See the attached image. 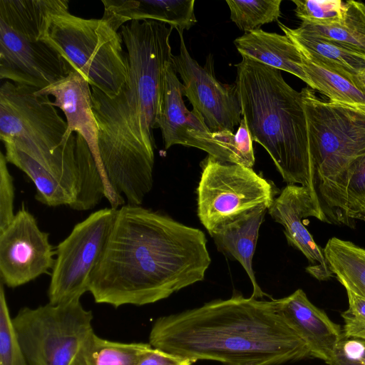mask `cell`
I'll use <instances>...</instances> for the list:
<instances>
[{
  "instance_id": "cell-15",
  "label": "cell",
  "mask_w": 365,
  "mask_h": 365,
  "mask_svg": "<svg viewBox=\"0 0 365 365\" xmlns=\"http://www.w3.org/2000/svg\"><path fill=\"white\" fill-rule=\"evenodd\" d=\"M73 68L52 46L31 41L0 21V79L41 90Z\"/></svg>"
},
{
  "instance_id": "cell-16",
  "label": "cell",
  "mask_w": 365,
  "mask_h": 365,
  "mask_svg": "<svg viewBox=\"0 0 365 365\" xmlns=\"http://www.w3.org/2000/svg\"><path fill=\"white\" fill-rule=\"evenodd\" d=\"M268 212L284 227L288 244L299 250L308 260L307 272L322 282L332 278L324 250L303 223V219L309 217L324 222L319 204L311 191L302 185H287L274 198Z\"/></svg>"
},
{
  "instance_id": "cell-23",
  "label": "cell",
  "mask_w": 365,
  "mask_h": 365,
  "mask_svg": "<svg viewBox=\"0 0 365 365\" xmlns=\"http://www.w3.org/2000/svg\"><path fill=\"white\" fill-rule=\"evenodd\" d=\"M66 11L67 0H0V21L31 41H41L52 16Z\"/></svg>"
},
{
  "instance_id": "cell-26",
  "label": "cell",
  "mask_w": 365,
  "mask_h": 365,
  "mask_svg": "<svg viewBox=\"0 0 365 365\" xmlns=\"http://www.w3.org/2000/svg\"><path fill=\"white\" fill-rule=\"evenodd\" d=\"M344 19L331 25H314L302 22L301 31L348 47L365 56V4L346 1Z\"/></svg>"
},
{
  "instance_id": "cell-19",
  "label": "cell",
  "mask_w": 365,
  "mask_h": 365,
  "mask_svg": "<svg viewBox=\"0 0 365 365\" xmlns=\"http://www.w3.org/2000/svg\"><path fill=\"white\" fill-rule=\"evenodd\" d=\"M103 20L118 31L132 21L162 22L178 32L190 29L197 22L195 0H102Z\"/></svg>"
},
{
  "instance_id": "cell-37",
  "label": "cell",
  "mask_w": 365,
  "mask_h": 365,
  "mask_svg": "<svg viewBox=\"0 0 365 365\" xmlns=\"http://www.w3.org/2000/svg\"><path fill=\"white\" fill-rule=\"evenodd\" d=\"M356 85L365 93V69L356 76Z\"/></svg>"
},
{
  "instance_id": "cell-1",
  "label": "cell",
  "mask_w": 365,
  "mask_h": 365,
  "mask_svg": "<svg viewBox=\"0 0 365 365\" xmlns=\"http://www.w3.org/2000/svg\"><path fill=\"white\" fill-rule=\"evenodd\" d=\"M173 29L151 20L123 25L120 33L127 49L126 83L113 98L91 87L103 170L113 190L130 205H142L153 185V130L158 128L165 71L173 62Z\"/></svg>"
},
{
  "instance_id": "cell-11",
  "label": "cell",
  "mask_w": 365,
  "mask_h": 365,
  "mask_svg": "<svg viewBox=\"0 0 365 365\" xmlns=\"http://www.w3.org/2000/svg\"><path fill=\"white\" fill-rule=\"evenodd\" d=\"M3 143L6 161L31 180L38 202L49 207L73 205L80 185L76 135L72 133L52 151L41 150L15 140Z\"/></svg>"
},
{
  "instance_id": "cell-33",
  "label": "cell",
  "mask_w": 365,
  "mask_h": 365,
  "mask_svg": "<svg viewBox=\"0 0 365 365\" xmlns=\"http://www.w3.org/2000/svg\"><path fill=\"white\" fill-rule=\"evenodd\" d=\"M349 307L341 314L343 334L346 338L365 340V299L346 289Z\"/></svg>"
},
{
  "instance_id": "cell-21",
  "label": "cell",
  "mask_w": 365,
  "mask_h": 365,
  "mask_svg": "<svg viewBox=\"0 0 365 365\" xmlns=\"http://www.w3.org/2000/svg\"><path fill=\"white\" fill-rule=\"evenodd\" d=\"M234 43L242 58H247L298 77L307 86L309 81L303 67V55L285 34L261 29L245 33Z\"/></svg>"
},
{
  "instance_id": "cell-13",
  "label": "cell",
  "mask_w": 365,
  "mask_h": 365,
  "mask_svg": "<svg viewBox=\"0 0 365 365\" xmlns=\"http://www.w3.org/2000/svg\"><path fill=\"white\" fill-rule=\"evenodd\" d=\"M180 53L173 56V64L183 81L182 93L191 103L210 130L230 131L241 121L242 110L235 83L224 84L215 78L213 58L207 57L201 66L189 53L183 38L178 32Z\"/></svg>"
},
{
  "instance_id": "cell-31",
  "label": "cell",
  "mask_w": 365,
  "mask_h": 365,
  "mask_svg": "<svg viewBox=\"0 0 365 365\" xmlns=\"http://www.w3.org/2000/svg\"><path fill=\"white\" fill-rule=\"evenodd\" d=\"M0 365H29L16 337L2 282L0 284Z\"/></svg>"
},
{
  "instance_id": "cell-36",
  "label": "cell",
  "mask_w": 365,
  "mask_h": 365,
  "mask_svg": "<svg viewBox=\"0 0 365 365\" xmlns=\"http://www.w3.org/2000/svg\"><path fill=\"white\" fill-rule=\"evenodd\" d=\"M189 359L150 346L140 356L137 365H192Z\"/></svg>"
},
{
  "instance_id": "cell-25",
  "label": "cell",
  "mask_w": 365,
  "mask_h": 365,
  "mask_svg": "<svg viewBox=\"0 0 365 365\" xmlns=\"http://www.w3.org/2000/svg\"><path fill=\"white\" fill-rule=\"evenodd\" d=\"M149 343H124L103 339L91 331L71 365H137Z\"/></svg>"
},
{
  "instance_id": "cell-7",
  "label": "cell",
  "mask_w": 365,
  "mask_h": 365,
  "mask_svg": "<svg viewBox=\"0 0 365 365\" xmlns=\"http://www.w3.org/2000/svg\"><path fill=\"white\" fill-rule=\"evenodd\" d=\"M93 314L80 300L24 307L12 318L29 365H71L88 334Z\"/></svg>"
},
{
  "instance_id": "cell-6",
  "label": "cell",
  "mask_w": 365,
  "mask_h": 365,
  "mask_svg": "<svg viewBox=\"0 0 365 365\" xmlns=\"http://www.w3.org/2000/svg\"><path fill=\"white\" fill-rule=\"evenodd\" d=\"M43 41L56 48L91 87L113 98L127 81L123 38L102 19H86L66 11L52 16Z\"/></svg>"
},
{
  "instance_id": "cell-5",
  "label": "cell",
  "mask_w": 365,
  "mask_h": 365,
  "mask_svg": "<svg viewBox=\"0 0 365 365\" xmlns=\"http://www.w3.org/2000/svg\"><path fill=\"white\" fill-rule=\"evenodd\" d=\"M306 112L314 187L326 223L355 226L346 213V175L365 153V107L324 101L301 91Z\"/></svg>"
},
{
  "instance_id": "cell-38",
  "label": "cell",
  "mask_w": 365,
  "mask_h": 365,
  "mask_svg": "<svg viewBox=\"0 0 365 365\" xmlns=\"http://www.w3.org/2000/svg\"><path fill=\"white\" fill-rule=\"evenodd\" d=\"M365 341V340H364ZM364 360H365V354H364Z\"/></svg>"
},
{
  "instance_id": "cell-14",
  "label": "cell",
  "mask_w": 365,
  "mask_h": 365,
  "mask_svg": "<svg viewBox=\"0 0 365 365\" xmlns=\"http://www.w3.org/2000/svg\"><path fill=\"white\" fill-rule=\"evenodd\" d=\"M24 203L13 221L0 232L1 282L16 288L52 270L56 250Z\"/></svg>"
},
{
  "instance_id": "cell-18",
  "label": "cell",
  "mask_w": 365,
  "mask_h": 365,
  "mask_svg": "<svg viewBox=\"0 0 365 365\" xmlns=\"http://www.w3.org/2000/svg\"><path fill=\"white\" fill-rule=\"evenodd\" d=\"M276 303L279 314L307 344L310 356L327 361L344 336L341 326L313 304L302 289L276 299Z\"/></svg>"
},
{
  "instance_id": "cell-32",
  "label": "cell",
  "mask_w": 365,
  "mask_h": 365,
  "mask_svg": "<svg viewBox=\"0 0 365 365\" xmlns=\"http://www.w3.org/2000/svg\"><path fill=\"white\" fill-rule=\"evenodd\" d=\"M346 213L355 226V220L365 221V153L350 166L346 175Z\"/></svg>"
},
{
  "instance_id": "cell-20",
  "label": "cell",
  "mask_w": 365,
  "mask_h": 365,
  "mask_svg": "<svg viewBox=\"0 0 365 365\" xmlns=\"http://www.w3.org/2000/svg\"><path fill=\"white\" fill-rule=\"evenodd\" d=\"M268 208L257 207L209 232L217 250L244 268L252 284L251 297L256 299L268 296L257 282L252 268L259 230Z\"/></svg>"
},
{
  "instance_id": "cell-3",
  "label": "cell",
  "mask_w": 365,
  "mask_h": 365,
  "mask_svg": "<svg viewBox=\"0 0 365 365\" xmlns=\"http://www.w3.org/2000/svg\"><path fill=\"white\" fill-rule=\"evenodd\" d=\"M148 343L194 363L280 365L310 356L307 344L279 314L276 299L239 293L158 318Z\"/></svg>"
},
{
  "instance_id": "cell-34",
  "label": "cell",
  "mask_w": 365,
  "mask_h": 365,
  "mask_svg": "<svg viewBox=\"0 0 365 365\" xmlns=\"http://www.w3.org/2000/svg\"><path fill=\"white\" fill-rule=\"evenodd\" d=\"M5 154L0 152V232H2L13 221L14 185V178L7 167Z\"/></svg>"
},
{
  "instance_id": "cell-28",
  "label": "cell",
  "mask_w": 365,
  "mask_h": 365,
  "mask_svg": "<svg viewBox=\"0 0 365 365\" xmlns=\"http://www.w3.org/2000/svg\"><path fill=\"white\" fill-rule=\"evenodd\" d=\"M80 170L78 197L71 208L85 211L94 208L105 197L106 190L101 175L86 140L76 133Z\"/></svg>"
},
{
  "instance_id": "cell-35",
  "label": "cell",
  "mask_w": 365,
  "mask_h": 365,
  "mask_svg": "<svg viewBox=\"0 0 365 365\" xmlns=\"http://www.w3.org/2000/svg\"><path fill=\"white\" fill-rule=\"evenodd\" d=\"M365 341L344 336L336 344L328 365H365Z\"/></svg>"
},
{
  "instance_id": "cell-2",
  "label": "cell",
  "mask_w": 365,
  "mask_h": 365,
  "mask_svg": "<svg viewBox=\"0 0 365 365\" xmlns=\"http://www.w3.org/2000/svg\"><path fill=\"white\" fill-rule=\"evenodd\" d=\"M210 262L201 230L125 203L117 209L89 292L115 308L150 304L202 281Z\"/></svg>"
},
{
  "instance_id": "cell-24",
  "label": "cell",
  "mask_w": 365,
  "mask_h": 365,
  "mask_svg": "<svg viewBox=\"0 0 365 365\" xmlns=\"http://www.w3.org/2000/svg\"><path fill=\"white\" fill-rule=\"evenodd\" d=\"M323 250L334 277L345 289L365 299V248L334 237Z\"/></svg>"
},
{
  "instance_id": "cell-10",
  "label": "cell",
  "mask_w": 365,
  "mask_h": 365,
  "mask_svg": "<svg viewBox=\"0 0 365 365\" xmlns=\"http://www.w3.org/2000/svg\"><path fill=\"white\" fill-rule=\"evenodd\" d=\"M182 84L173 62L168 66L157 118L165 149L182 145L202 150L218 160L247 166L250 144L241 133H213L200 115L189 110L182 99Z\"/></svg>"
},
{
  "instance_id": "cell-22",
  "label": "cell",
  "mask_w": 365,
  "mask_h": 365,
  "mask_svg": "<svg viewBox=\"0 0 365 365\" xmlns=\"http://www.w3.org/2000/svg\"><path fill=\"white\" fill-rule=\"evenodd\" d=\"M277 22L281 30L306 58L345 76L356 85V76L365 69L364 55L338 43Z\"/></svg>"
},
{
  "instance_id": "cell-30",
  "label": "cell",
  "mask_w": 365,
  "mask_h": 365,
  "mask_svg": "<svg viewBox=\"0 0 365 365\" xmlns=\"http://www.w3.org/2000/svg\"><path fill=\"white\" fill-rule=\"evenodd\" d=\"M295 14L302 22L331 25L344 19L346 2L341 0H292Z\"/></svg>"
},
{
  "instance_id": "cell-29",
  "label": "cell",
  "mask_w": 365,
  "mask_h": 365,
  "mask_svg": "<svg viewBox=\"0 0 365 365\" xmlns=\"http://www.w3.org/2000/svg\"><path fill=\"white\" fill-rule=\"evenodd\" d=\"M230 19L245 33L264 24L278 21L282 0H227Z\"/></svg>"
},
{
  "instance_id": "cell-27",
  "label": "cell",
  "mask_w": 365,
  "mask_h": 365,
  "mask_svg": "<svg viewBox=\"0 0 365 365\" xmlns=\"http://www.w3.org/2000/svg\"><path fill=\"white\" fill-rule=\"evenodd\" d=\"M303 67L309 87L328 97L329 101L344 105L365 107V93L353 81L327 69L303 56Z\"/></svg>"
},
{
  "instance_id": "cell-8",
  "label": "cell",
  "mask_w": 365,
  "mask_h": 365,
  "mask_svg": "<svg viewBox=\"0 0 365 365\" xmlns=\"http://www.w3.org/2000/svg\"><path fill=\"white\" fill-rule=\"evenodd\" d=\"M197 216L208 233L262 205L269 207L278 189L252 168L207 155L201 162Z\"/></svg>"
},
{
  "instance_id": "cell-4",
  "label": "cell",
  "mask_w": 365,
  "mask_h": 365,
  "mask_svg": "<svg viewBox=\"0 0 365 365\" xmlns=\"http://www.w3.org/2000/svg\"><path fill=\"white\" fill-rule=\"evenodd\" d=\"M236 67L242 115L252 140L267 151L284 182L307 187L318 201L302 92L284 81L281 71L256 61L242 58Z\"/></svg>"
},
{
  "instance_id": "cell-12",
  "label": "cell",
  "mask_w": 365,
  "mask_h": 365,
  "mask_svg": "<svg viewBox=\"0 0 365 365\" xmlns=\"http://www.w3.org/2000/svg\"><path fill=\"white\" fill-rule=\"evenodd\" d=\"M38 89L5 81L0 87V139L15 140L41 150L59 146L67 123L58 114L48 96Z\"/></svg>"
},
{
  "instance_id": "cell-17",
  "label": "cell",
  "mask_w": 365,
  "mask_h": 365,
  "mask_svg": "<svg viewBox=\"0 0 365 365\" xmlns=\"http://www.w3.org/2000/svg\"><path fill=\"white\" fill-rule=\"evenodd\" d=\"M36 93L54 98L53 105L59 108L66 118L67 130L63 140L68 139L73 132L83 138L103 178L105 197L110 207L118 209L123 205L125 199L113 190L103 170L98 148V127L93 111L91 86L86 78L73 69L66 77Z\"/></svg>"
},
{
  "instance_id": "cell-9",
  "label": "cell",
  "mask_w": 365,
  "mask_h": 365,
  "mask_svg": "<svg viewBox=\"0 0 365 365\" xmlns=\"http://www.w3.org/2000/svg\"><path fill=\"white\" fill-rule=\"evenodd\" d=\"M116 213L117 209L112 207L91 213L57 245L48 289V303L79 301L89 292L91 275L105 250Z\"/></svg>"
}]
</instances>
